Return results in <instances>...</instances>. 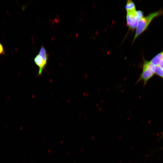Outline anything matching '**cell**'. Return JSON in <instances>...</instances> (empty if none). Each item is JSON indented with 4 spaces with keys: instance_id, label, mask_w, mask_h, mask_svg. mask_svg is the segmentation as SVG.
I'll return each mask as SVG.
<instances>
[{
    "instance_id": "cell-10",
    "label": "cell",
    "mask_w": 163,
    "mask_h": 163,
    "mask_svg": "<svg viewBox=\"0 0 163 163\" xmlns=\"http://www.w3.org/2000/svg\"><path fill=\"white\" fill-rule=\"evenodd\" d=\"M158 65L159 67L163 69V59L160 62Z\"/></svg>"
},
{
    "instance_id": "cell-2",
    "label": "cell",
    "mask_w": 163,
    "mask_h": 163,
    "mask_svg": "<svg viewBox=\"0 0 163 163\" xmlns=\"http://www.w3.org/2000/svg\"><path fill=\"white\" fill-rule=\"evenodd\" d=\"M142 17L143 13L140 10L126 12V21L129 29L134 30L136 28L139 21Z\"/></svg>"
},
{
    "instance_id": "cell-6",
    "label": "cell",
    "mask_w": 163,
    "mask_h": 163,
    "mask_svg": "<svg viewBox=\"0 0 163 163\" xmlns=\"http://www.w3.org/2000/svg\"><path fill=\"white\" fill-rule=\"evenodd\" d=\"M126 12H131L136 10L134 3L131 0H128L125 6Z\"/></svg>"
},
{
    "instance_id": "cell-3",
    "label": "cell",
    "mask_w": 163,
    "mask_h": 163,
    "mask_svg": "<svg viewBox=\"0 0 163 163\" xmlns=\"http://www.w3.org/2000/svg\"><path fill=\"white\" fill-rule=\"evenodd\" d=\"M152 65L150 61H145L143 66L142 71L140 77L137 80L136 83L142 81L144 85L147 83L148 80L154 75V73L152 70Z\"/></svg>"
},
{
    "instance_id": "cell-4",
    "label": "cell",
    "mask_w": 163,
    "mask_h": 163,
    "mask_svg": "<svg viewBox=\"0 0 163 163\" xmlns=\"http://www.w3.org/2000/svg\"><path fill=\"white\" fill-rule=\"evenodd\" d=\"M34 60L35 64L39 68L38 75L40 76L42 75L43 70L46 67L47 62L44 60L38 54L35 57Z\"/></svg>"
},
{
    "instance_id": "cell-1",
    "label": "cell",
    "mask_w": 163,
    "mask_h": 163,
    "mask_svg": "<svg viewBox=\"0 0 163 163\" xmlns=\"http://www.w3.org/2000/svg\"><path fill=\"white\" fill-rule=\"evenodd\" d=\"M162 12L159 11L151 13L147 16L142 17L139 21L136 28V33L134 36L133 42L147 28L152 20L155 17L161 14Z\"/></svg>"
},
{
    "instance_id": "cell-7",
    "label": "cell",
    "mask_w": 163,
    "mask_h": 163,
    "mask_svg": "<svg viewBox=\"0 0 163 163\" xmlns=\"http://www.w3.org/2000/svg\"><path fill=\"white\" fill-rule=\"evenodd\" d=\"M38 54L42 57L44 60L47 62L48 55L47 54L46 50L44 46H42L40 48Z\"/></svg>"
},
{
    "instance_id": "cell-9",
    "label": "cell",
    "mask_w": 163,
    "mask_h": 163,
    "mask_svg": "<svg viewBox=\"0 0 163 163\" xmlns=\"http://www.w3.org/2000/svg\"><path fill=\"white\" fill-rule=\"evenodd\" d=\"M5 53L3 45L0 42V56L4 55Z\"/></svg>"
},
{
    "instance_id": "cell-8",
    "label": "cell",
    "mask_w": 163,
    "mask_h": 163,
    "mask_svg": "<svg viewBox=\"0 0 163 163\" xmlns=\"http://www.w3.org/2000/svg\"><path fill=\"white\" fill-rule=\"evenodd\" d=\"M155 73L160 76L163 78V69L158 66H156Z\"/></svg>"
},
{
    "instance_id": "cell-5",
    "label": "cell",
    "mask_w": 163,
    "mask_h": 163,
    "mask_svg": "<svg viewBox=\"0 0 163 163\" xmlns=\"http://www.w3.org/2000/svg\"><path fill=\"white\" fill-rule=\"evenodd\" d=\"M163 59V51L155 56L150 61L152 64L155 66H158L160 62Z\"/></svg>"
}]
</instances>
